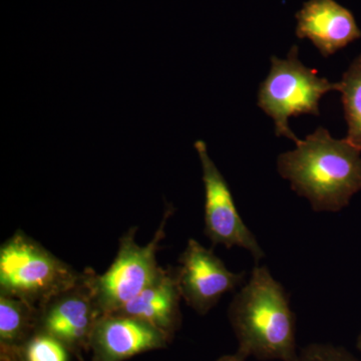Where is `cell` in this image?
<instances>
[{
	"instance_id": "cell-1",
	"label": "cell",
	"mask_w": 361,
	"mask_h": 361,
	"mask_svg": "<svg viewBox=\"0 0 361 361\" xmlns=\"http://www.w3.org/2000/svg\"><path fill=\"white\" fill-rule=\"evenodd\" d=\"M361 151L319 127L278 157L277 171L316 212H337L361 191Z\"/></svg>"
},
{
	"instance_id": "cell-2",
	"label": "cell",
	"mask_w": 361,
	"mask_h": 361,
	"mask_svg": "<svg viewBox=\"0 0 361 361\" xmlns=\"http://www.w3.org/2000/svg\"><path fill=\"white\" fill-rule=\"evenodd\" d=\"M228 318L239 350L258 360L294 361L296 320L284 287L266 266L256 264L232 299Z\"/></svg>"
},
{
	"instance_id": "cell-3",
	"label": "cell",
	"mask_w": 361,
	"mask_h": 361,
	"mask_svg": "<svg viewBox=\"0 0 361 361\" xmlns=\"http://www.w3.org/2000/svg\"><path fill=\"white\" fill-rule=\"evenodd\" d=\"M80 274L25 232L14 233L0 247V294L39 310L73 286Z\"/></svg>"
},
{
	"instance_id": "cell-4",
	"label": "cell",
	"mask_w": 361,
	"mask_h": 361,
	"mask_svg": "<svg viewBox=\"0 0 361 361\" xmlns=\"http://www.w3.org/2000/svg\"><path fill=\"white\" fill-rule=\"evenodd\" d=\"M337 87V82L318 77L317 71L304 66L294 45L286 59L271 58L270 71L260 85L257 104L274 121L277 137L283 135L296 144L299 139L289 127V118L304 114L319 116L320 99Z\"/></svg>"
},
{
	"instance_id": "cell-5",
	"label": "cell",
	"mask_w": 361,
	"mask_h": 361,
	"mask_svg": "<svg viewBox=\"0 0 361 361\" xmlns=\"http://www.w3.org/2000/svg\"><path fill=\"white\" fill-rule=\"evenodd\" d=\"M168 207L154 238L145 246L135 242L137 227H132L120 239L118 253L110 268L99 275L94 272V293L102 314H109L155 283L166 269L157 261V252L166 236V225L172 215Z\"/></svg>"
},
{
	"instance_id": "cell-6",
	"label": "cell",
	"mask_w": 361,
	"mask_h": 361,
	"mask_svg": "<svg viewBox=\"0 0 361 361\" xmlns=\"http://www.w3.org/2000/svg\"><path fill=\"white\" fill-rule=\"evenodd\" d=\"M94 270H85L73 286L51 297L39 308V331L56 337L80 361L90 351L92 330L103 315L94 293Z\"/></svg>"
},
{
	"instance_id": "cell-7",
	"label": "cell",
	"mask_w": 361,
	"mask_h": 361,
	"mask_svg": "<svg viewBox=\"0 0 361 361\" xmlns=\"http://www.w3.org/2000/svg\"><path fill=\"white\" fill-rule=\"evenodd\" d=\"M195 149L201 161L205 189V235L213 245L233 247L250 252L256 264L265 257L262 247L253 232L247 227L238 212L231 190L224 176L209 156L206 142H195Z\"/></svg>"
},
{
	"instance_id": "cell-8",
	"label": "cell",
	"mask_w": 361,
	"mask_h": 361,
	"mask_svg": "<svg viewBox=\"0 0 361 361\" xmlns=\"http://www.w3.org/2000/svg\"><path fill=\"white\" fill-rule=\"evenodd\" d=\"M175 273L182 299L200 315H206L245 280V272H232L212 250L193 238L188 240Z\"/></svg>"
},
{
	"instance_id": "cell-9",
	"label": "cell",
	"mask_w": 361,
	"mask_h": 361,
	"mask_svg": "<svg viewBox=\"0 0 361 361\" xmlns=\"http://www.w3.org/2000/svg\"><path fill=\"white\" fill-rule=\"evenodd\" d=\"M173 339L153 325L129 316L104 314L90 337L92 361H125L147 351L167 348Z\"/></svg>"
},
{
	"instance_id": "cell-10",
	"label": "cell",
	"mask_w": 361,
	"mask_h": 361,
	"mask_svg": "<svg viewBox=\"0 0 361 361\" xmlns=\"http://www.w3.org/2000/svg\"><path fill=\"white\" fill-rule=\"evenodd\" d=\"M295 18L296 37L310 39L324 58L361 37L353 13L336 0H308Z\"/></svg>"
},
{
	"instance_id": "cell-11",
	"label": "cell",
	"mask_w": 361,
	"mask_h": 361,
	"mask_svg": "<svg viewBox=\"0 0 361 361\" xmlns=\"http://www.w3.org/2000/svg\"><path fill=\"white\" fill-rule=\"evenodd\" d=\"M180 299L175 268L166 269L155 283L109 314L129 316L142 320L173 339L182 325Z\"/></svg>"
},
{
	"instance_id": "cell-12",
	"label": "cell",
	"mask_w": 361,
	"mask_h": 361,
	"mask_svg": "<svg viewBox=\"0 0 361 361\" xmlns=\"http://www.w3.org/2000/svg\"><path fill=\"white\" fill-rule=\"evenodd\" d=\"M39 308L16 297L0 294V361H7L39 331Z\"/></svg>"
},
{
	"instance_id": "cell-13",
	"label": "cell",
	"mask_w": 361,
	"mask_h": 361,
	"mask_svg": "<svg viewBox=\"0 0 361 361\" xmlns=\"http://www.w3.org/2000/svg\"><path fill=\"white\" fill-rule=\"evenodd\" d=\"M337 85L348 123L345 139L361 151V54L353 59Z\"/></svg>"
},
{
	"instance_id": "cell-14",
	"label": "cell",
	"mask_w": 361,
	"mask_h": 361,
	"mask_svg": "<svg viewBox=\"0 0 361 361\" xmlns=\"http://www.w3.org/2000/svg\"><path fill=\"white\" fill-rule=\"evenodd\" d=\"M71 355L56 337L39 330L7 361H70Z\"/></svg>"
},
{
	"instance_id": "cell-15",
	"label": "cell",
	"mask_w": 361,
	"mask_h": 361,
	"mask_svg": "<svg viewBox=\"0 0 361 361\" xmlns=\"http://www.w3.org/2000/svg\"><path fill=\"white\" fill-rule=\"evenodd\" d=\"M294 361H358L342 348L331 344L312 343L301 348Z\"/></svg>"
},
{
	"instance_id": "cell-16",
	"label": "cell",
	"mask_w": 361,
	"mask_h": 361,
	"mask_svg": "<svg viewBox=\"0 0 361 361\" xmlns=\"http://www.w3.org/2000/svg\"><path fill=\"white\" fill-rule=\"evenodd\" d=\"M249 356L244 353L243 351L237 350L234 355H226L218 358L217 361H246Z\"/></svg>"
},
{
	"instance_id": "cell-17",
	"label": "cell",
	"mask_w": 361,
	"mask_h": 361,
	"mask_svg": "<svg viewBox=\"0 0 361 361\" xmlns=\"http://www.w3.org/2000/svg\"><path fill=\"white\" fill-rule=\"evenodd\" d=\"M357 348H358V350L361 351V332H360V336H358V338H357Z\"/></svg>"
}]
</instances>
